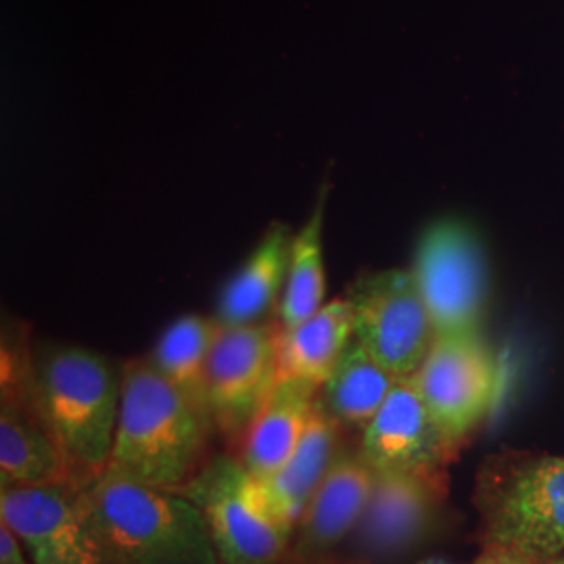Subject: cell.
I'll list each match as a JSON object with an SVG mask.
<instances>
[{
	"label": "cell",
	"instance_id": "obj_16",
	"mask_svg": "<svg viewBox=\"0 0 564 564\" xmlns=\"http://www.w3.org/2000/svg\"><path fill=\"white\" fill-rule=\"evenodd\" d=\"M295 232L284 223H272L241 268L226 281L216 305L220 326H251L281 305Z\"/></svg>",
	"mask_w": 564,
	"mask_h": 564
},
{
	"label": "cell",
	"instance_id": "obj_20",
	"mask_svg": "<svg viewBox=\"0 0 564 564\" xmlns=\"http://www.w3.org/2000/svg\"><path fill=\"white\" fill-rule=\"evenodd\" d=\"M220 324L202 314L178 316L162 333L151 356V366L172 387L212 421L207 405V366ZM214 423V421H212Z\"/></svg>",
	"mask_w": 564,
	"mask_h": 564
},
{
	"label": "cell",
	"instance_id": "obj_25",
	"mask_svg": "<svg viewBox=\"0 0 564 564\" xmlns=\"http://www.w3.org/2000/svg\"><path fill=\"white\" fill-rule=\"evenodd\" d=\"M268 564H303V563H300V561H295V558H293V556H291V554H289V556H286V558H282V561H276V563H268Z\"/></svg>",
	"mask_w": 564,
	"mask_h": 564
},
{
	"label": "cell",
	"instance_id": "obj_24",
	"mask_svg": "<svg viewBox=\"0 0 564 564\" xmlns=\"http://www.w3.org/2000/svg\"><path fill=\"white\" fill-rule=\"evenodd\" d=\"M419 564H456L452 563V561H445V558H424Z\"/></svg>",
	"mask_w": 564,
	"mask_h": 564
},
{
	"label": "cell",
	"instance_id": "obj_7",
	"mask_svg": "<svg viewBox=\"0 0 564 564\" xmlns=\"http://www.w3.org/2000/svg\"><path fill=\"white\" fill-rule=\"evenodd\" d=\"M354 339L398 379L416 375L437 339L431 314L410 270L366 272L345 293Z\"/></svg>",
	"mask_w": 564,
	"mask_h": 564
},
{
	"label": "cell",
	"instance_id": "obj_11",
	"mask_svg": "<svg viewBox=\"0 0 564 564\" xmlns=\"http://www.w3.org/2000/svg\"><path fill=\"white\" fill-rule=\"evenodd\" d=\"M447 496V477L377 473L362 519L349 535L364 563L393 561L423 544L437 523Z\"/></svg>",
	"mask_w": 564,
	"mask_h": 564
},
{
	"label": "cell",
	"instance_id": "obj_17",
	"mask_svg": "<svg viewBox=\"0 0 564 564\" xmlns=\"http://www.w3.org/2000/svg\"><path fill=\"white\" fill-rule=\"evenodd\" d=\"M318 387L279 379L241 440L239 460L251 477L265 479L286 463L310 424Z\"/></svg>",
	"mask_w": 564,
	"mask_h": 564
},
{
	"label": "cell",
	"instance_id": "obj_13",
	"mask_svg": "<svg viewBox=\"0 0 564 564\" xmlns=\"http://www.w3.org/2000/svg\"><path fill=\"white\" fill-rule=\"evenodd\" d=\"M460 445L431 414L410 377L395 384L364 429L360 452L377 473L447 477Z\"/></svg>",
	"mask_w": 564,
	"mask_h": 564
},
{
	"label": "cell",
	"instance_id": "obj_9",
	"mask_svg": "<svg viewBox=\"0 0 564 564\" xmlns=\"http://www.w3.org/2000/svg\"><path fill=\"white\" fill-rule=\"evenodd\" d=\"M279 323L220 326L207 366L214 426L242 440L279 381Z\"/></svg>",
	"mask_w": 564,
	"mask_h": 564
},
{
	"label": "cell",
	"instance_id": "obj_22",
	"mask_svg": "<svg viewBox=\"0 0 564 564\" xmlns=\"http://www.w3.org/2000/svg\"><path fill=\"white\" fill-rule=\"evenodd\" d=\"M0 564H32V558L21 544L18 533L0 521Z\"/></svg>",
	"mask_w": 564,
	"mask_h": 564
},
{
	"label": "cell",
	"instance_id": "obj_21",
	"mask_svg": "<svg viewBox=\"0 0 564 564\" xmlns=\"http://www.w3.org/2000/svg\"><path fill=\"white\" fill-rule=\"evenodd\" d=\"M326 205H328V181L321 186L312 214L295 232L289 276H286L284 293L279 305L281 328L302 323L312 314H316L326 303L324 302L326 276H324L323 242Z\"/></svg>",
	"mask_w": 564,
	"mask_h": 564
},
{
	"label": "cell",
	"instance_id": "obj_1",
	"mask_svg": "<svg viewBox=\"0 0 564 564\" xmlns=\"http://www.w3.org/2000/svg\"><path fill=\"white\" fill-rule=\"evenodd\" d=\"M123 370L80 345L32 349V389L76 487L107 473L120 421Z\"/></svg>",
	"mask_w": 564,
	"mask_h": 564
},
{
	"label": "cell",
	"instance_id": "obj_15",
	"mask_svg": "<svg viewBox=\"0 0 564 564\" xmlns=\"http://www.w3.org/2000/svg\"><path fill=\"white\" fill-rule=\"evenodd\" d=\"M341 429L316 400L310 424L293 456L274 475L265 479L253 477L260 506L272 519L293 529L297 527L305 506L310 505L341 452Z\"/></svg>",
	"mask_w": 564,
	"mask_h": 564
},
{
	"label": "cell",
	"instance_id": "obj_14",
	"mask_svg": "<svg viewBox=\"0 0 564 564\" xmlns=\"http://www.w3.org/2000/svg\"><path fill=\"white\" fill-rule=\"evenodd\" d=\"M375 477L377 470L360 447L343 445L295 527L291 556L303 564L326 563L360 523Z\"/></svg>",
	"mask_w": 564,
	"mask_h": 564
},
{
	"label": "cell",
	"instance_id": "obj_8",
	"mask_svg": "<svg viewBox=\"0 0 564 564\" xmlns=\"http://www.w3.org/2000/svg\"><path fill=\"white\" fill-rule=\"evenodd\" d=\"M74 485L59 444L32 389V349L2 335L0 356V489Z\"/></svg>",
	"mask_w": 564,
	"mask_h": 564
},
{
	"label": "cell",
	"instance_id": "obj_23",
	"mask_svg": "<svg viewBox=\"0 0 564 564\" xmlns=\"http://www.w3.org/2000/svg\"><path fill=\"white\" fill-rule=\"evenodd\" d=\"M475 564H538L527 561L523 556L514 554V552H508L502 547H496V545H485L481 550V554L477 556Z\"/></svg>",
	"mask_w": 564,
	"mask_h": 564
},
{
	"label": "cell",
	"instance_id": "obj_18",
	"mask_svg": "<svg viewBox=\"0 0 564 564\" xmlns=\"http://www.w3.org/2000/svg\"><path fill=\"white\" fill-rule=\"evenodd\" d=\"M281 326V324H279ZM354 339L347 297H337L295 326L279 333V379L323 387Z\"/></svg>",
	"mask_w": 564,
	"mask_h": 564
},
{
	"label": "cell",
	"instance_id": "obj_5",
	"mask_svg": "<svg viewBox=\"0 0 564 564\" xmlns=\"http://www.w3.org/2000/svg\"><path fill=\"white\" fill-rule=\"evenodd\" d=\"M440 335L479 333L489 305L491 274L484 239L458 216L424 226L410 265Z\"/></svg>",
	"mask_w": 564,
	"mask_h": 564
},
{
	"label": "cell",
	"instance_id": "obj_6",
	"mask_svg": "<svg viewBox=\"0 0 564 564\" xmlns=\"http://www.w3.org/2000/svg\"><path fill=\"white\" fill-rule=\"evenodd\" d=\"M178 494L202 510L220 563L268 564L291 554L295 529L263 510L239 456L220 454L205 460Z\"/></svg>",
	"mask_w": 564,
	"mask_h": 564
},
{
	"label": "cell",
	"instance_id": "obj_4",
	"mask_svg": "<svg viewBox=\"0 0 564 564\" xmlns=\"http://www.w3.org/2000/svg\"><path fill=\"white\" fill-rule=\"evenodd\" d=\"M484 544L538 564L564 550V458L500 452L485 458L475 479Z\"/></svg>",
	"mask_w": 564,
	"mask_h": 564
},
{
	"label": "cell",
	"instance_id": "obj_2",
	"mask_svg": "<svg viewBox=\"0 0 564 564\" xmlns=\"http://www.w3.org/2000/svg\"><path fill=\"white\" fill-rule=\"evenodd\" d=\"M121 408L105 475L178 491L205 464L214 423L147 358L121 366Z\"/></svg>",
	"mask_w": 564,
	"mask_h": 564
},
{
	"label": "cell",
	"instance_id": "obj_10",
	"mask_svg": "<svg viewBox=\"0 0 564 564\" xmlns=\"http://www.w3.org/2000/svg\"><path fill=\"white\" fill-rule=\"evenodd\" d=\"M0 521L32 564H113L76 485L0 489Z\"/></svg>",
	"mask_w": 564,
	"mask_h": 564
},
{
	"label": "cell",
	"instance_id": "obj_19",
	"mask_svg": "<svg viewBox=\"0 0 564 564\" xmlns=\"http://www.w3.org/2000/svg\"><path fill=\"white\" fill-rule=\"evenodd\" d=\"M400 381L360 343L351 339L321 387L318 402L341 426L364 431Z\"/></svg>",
	"mask_w": 564,
	"mask_h": 564
},
{
	"label": "cell",
	"instance_id": "obj_12",
	"mask_svg": "<svg viewBox=\"0 0 564 564\" xmlns=\"http://www.w3.org/2000/svg\"><path fill=\"white\" fill-rule=\"evenodd\" d=\"M431 414L464 442L489 412L496 366L481 335H440L412 377Z\"/></svg>",
	"mask_w": 564,
	"mask_h": 564
},
{
	"label": "cell",
	"instance_id": "obj_3",
	"mask_svg": "<svg viewBox=\"0 0 564 564\" xmlns=\"http://www.w3.org/2000/svg\"><path fill=\"white\" fill-rule=\"evenodd\" d=\"M82 496L113 564H223L202 510L178 491L102 475Z\"/></svg>",
	"mask_w": 564,
	"mask_h": 564
}]
</instances>
